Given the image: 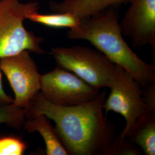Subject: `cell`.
I'll list each match as a JSON object with an SVG mask.
<instances>
[{
  "label": "cell",
  "instance_id": "obj_5",
  "mask_svg": "<svg viewBox=\"0 0 155 155\" xmlns=\"http://www.w3.org/2000/svg\"><path fill=\"white\" fill-rule=\"evenodd\" d=\"M57 66L74 73L94 88H109L116 64L97 50L84 46L51 49Z\"/></svg>",
  "mask_w": 155,
  "mask_h": 155
},
{
  "label": "cell",
  "instance_id": "obj_13",
  "mask_svg": "<svg viewBox=\"0 0 155 155\" xmlns=\"http://www.w3.org/2000/svg\"><path fill=\"white\" fill-rule=\"evenodd\" d=\"M26 121L24 110L13 104L0 106V124L16 129L22 128Z\"/></svg>",
  "mask_w": 155,
  "mask_h": 155
},
{
  "label": "cell",
  "instance_id": "obj_3",
  "mask_svg": "<svg viewBox=\"0 0 155 155\" xmlns=\"http://www.w3.org/2000/svg\"><path fill=\"white\" fill-rule=\"evenodd\" d=\"M39 9L37 1L0 0V59L23 51L45 54L41 48L43 39L28 31L24 25L28 15Z\"/></svg>",
  "mask_w": 155,
  "mask_h": 155
},
{
  "label": "cell",
  "instance_id": "obj_10",
  "mask_svg": "<svg viewBox=\"0 0 155 155\" xmlns=\"http://www.w3.org/2000/svg\"><path fill=\"white\" fill-rule=\"evenodd\" d=\"M23 129L29 133L38 132L42 137L47 155H68L50 120L44 114L26 118Z\"/></svg>",
  "mask_w": 155,
  "mask_h": 155
},
{
  "label": "cell",
  "instance_id": "obj_6",
  "mask_svg": "<svg viewBox=\"0 0 155 155\" xmlns=\"http://www.w3.org/2000/svg\"><path fill=\"white\" fill-rule=\"evenodd\" d=\"M100 93L99 89L59 67L40 76V93L45 100L58 105L82 104L93 100Z\"/></svg>",
  "mask_w": 155,
  "mask_h": 155
},
{
  "label": "cell",
  "instance_id": "obj_9",
  "mask_svg": "<svg viewBox=\"0 0 155 155\" xmlns=\"http://www.w3.org/2000/svg\"><path fill=\"white\" fill-rule=\"evenodd\" d=\"M128 0H62L51 1L50 7L54 12H70L81 20L107 8L127 4Z\"/></svg>",
  "mask_w": 155,
  "mask_h": 155
},
{
  "label": "cell",
  "instance_id": "obj_11",
  "mask_svg": "<svg viewBox=\"0 0 155 155\" xmlns=\"http://www.w3.org/2000/svg\"><path fill=\"white\" fill-rule=\"evenodd\" d=\"M146 155H155V116H150L140 122L128 136Z\"/></svg>",
  "mask_w": 155,
  "mask_h": 155
},
{
  "label": "cell",
  "instance_id": "obj_7",
  "mask_svg": "<svg viewBox=\"0 0 155 155\" xmlns=\"http://www.w3.org/2000/svg\"><path fill=\"white\" fill-rule=\"evenodd\" d=\"M0 69L7 78L15 94L13 104L28 107L40 92V76L38 66L28 51L0 59Z\"/></svg>",
  "mask_w": 155,
  "mask_h": 155
},
{
  "label": "cell",
  "instance_id": "obj_15",
  "mask_svg": "<svg viewBox=\"0 0 155 155\" xmlns=\"http://www.w3.org/2000/svg\"><path fill=\"white\" fill-rule=\"evenodd\" d=\"M2 73L0 69V106L8 105L13 103V98L6 94L2 84Z\"/></svg>",
  "mask_w": 155,
  "mask_h": 155
},
{
  "label": "cell",
  "instance_id": "obj_12",
  "mask_svg": "<svg viewBox=\"0 0 155 155\" xmlns=\"http://www.w3.org/2000/svg\"><path fill=\"white\" fill-rule=\"evenodd\" d=\"M27 19L47 27L57 29L75 28L81 22V18L70 12L40 13L35 12L29 14Z\"/></svg>",
  "mask_w": 155,
  "mask_h": 155
},
{
  "label": "cell",
  "instance_id": "obj_2",
  "mask_svg": "<svg viewBox=\"0 0 155 155\" xmlns=\"http://www.w3.org/2000/svg\"><path fill=\"white\" fill-rule=\"evenodd\" d=\"M118 6H113L81 20L67 36L88 41L112 63L130 74L143 87L155 83V68L143 61L124 38L119 21Z\"/></svg>",
  "mask_w": 155,
  "mask_h": 155
},
{
  "label": "cell",
  "instance_id": "obj_8",
  "mask_svg": "<svg viewBox=\"0 0 155 155\" xmlns=\"http://www.w3.org/2000/svg\"><path fill=\"white\" fill-rule=\"evenodd\" d=\"M130 4L120 22L122 35L133 47L155 48V0H128ZM127 3V4H128Z\"/></svg>",
  "mask_w": 155,
  "mask_h": 155
},
{
  "label": "cell",
  "instance_id": "obj_14",
  "mask_svg": "<svg viewBox=\"0 0 155 155\" xmlns=\"http://www.w3.org/2000/svg\"><path fill=\"white\" fill-rule=\"evenodd\" d=\"M27 149L26 143L13 135L0 136V155H22Z\"/></svg>",
  "mask_w": 155,
  "mask_h": 155
},
{
  "label": "cell",
  "instance_id": "obj_4",
  "mask_svg": "<svg viewBox=\"0 0 155 155\" xmlns=\"http://www.w3.org/2000/svg\"><path fill=\"white\" fill-rule=\"evenodd\" d=\"M109 88L110 92L106 98L104 110L105 114L114 111L125 118V126L120 137L127 140L140 122L148 117L155 116V113L147 107L141 85L122 67L116 65Z\"/></svg>",
  "mask_w": 155,
  "mask_h": 155
},
{
  "label": "cell",
  "instance_id": "obj_1",
  "mask_svg": "<svg viewBox=\"0 0 155 155\" xmlns=\"http://www.w3.org/2000/svg\"><path fill=\"white\" fill-rule=\"evenodd\" d=\"M105 91L77 105L54 104L39 92L24 110L26 118L44 114L55 129L68 155H139V150L117 135L104 115Z\"/></svg>",
  "mask_w": 155,
  "mask_h": 155
}]
</instances>
